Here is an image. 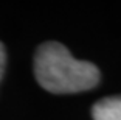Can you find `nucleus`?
I'll return each mask as SVG.
<instances>
[{"instance_id": "1", "label": "nucleus", "mask_w": 121, "mask_h": 120, "mask_svg": "<svg viewBox=\"0 0 121 120\" xmlns=\"http://www.w3.org/2000/svg\"><path fill=\"white\" fill-rule=\"evenodd\" d=\"M34 77L51 94L90 91L99 83V70L89 61H79L56 41L39 45L34 55Z\"/></svg>"}, {"instance_id": "2", "label": "nucleus", "mask_w": 121, "mask_h": 120, "mask_svg": "<svg viewBox=\"0 0 121 120\" xmlns=\"http://www.w3.org/2000/svg\"><path fill=\"white\" fill-rule=\"evenodd\" d=\"M93 120H121V95L106 97L92 108Z\"/></svg>"}, {"instance_id": "3", "label": "nucleus", "mask_w": 121, "mask_h": 120, "mask_svg": "<svg viewBox=\"0 0 121 120\" xmlns=\"http://www.w3.org/2000/svg\"><path fill=\"white\" fill-rule=\"evenodd\" d=\"M5 66H6V52H5L3 44L0 42V80H2V77H3Z\"/></svg>"}]
</instances>
